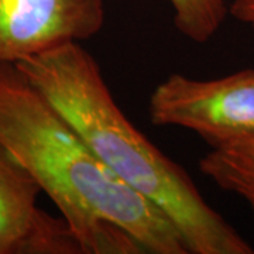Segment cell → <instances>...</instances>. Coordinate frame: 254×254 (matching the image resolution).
<instances>
[{"label":"cell","mask_w":254,"mask_h":254,"mask_svg":"<svg viewBox=\"0 0 254 254\" xmlns=\"http://www.w3.org/2000/svg\"><path fill=\"white\" fill-rule=\"evenodd\" d=\"M199 170L219 188L240 196L254 213V134L210 148Z\"/></svg>","instance_id":"8992f818"},{"label":"cell","mask_w":254,"mask_h":254,"mask_svg":"<svg viewBox=\"0 0 254 254\" xmlns=\"http://www.w3.org/2000/svg\"><path fill=\"white\" fill-rule=\"evenodd\" d=\"M155 126L182 127L215 148L254 134V68L213 79L173 73L150 96Z\"/></svg>","instance_id":"3957f363"},{"label":"cell","mask_w":254,"mask_h":254,"mask_svg":"<svg viewBox=\"0 0 254 254\" xmlns=\"http://www.w3.org/2000/svg\"><path fill=\"white\" fill-rule=\"evenodd\" d=\"M43 190L0 145V254H83L66 220L38 206Z\"/></svg>","instance_id":"5b68a950"},{"label":"cell","mask_w":254,"mask_h":254,"mask_svg":"<svg viewBox=\"0 0 254 254\" xmlns=\"http://www.w3.org/2000/svg\"><path fill=\"white\" fill-rule=\"evenodd\" d=\"M233 17L254 30V0H235L229 7Z\"/></svg>","instance_id":"ba28073f"},{"label":"cell","mask_w":254,"mask_h":254,"mask_svg":"<svg viewBox=\"0 0 254 254\" xmlns=\"http://www.w3.org/2000/svg\"><path fill=\"white\" fill-rule=\"evenodd\" d=\"M112 173L160 209L190 254H253V246L209 205L180 164L119 108L93 55L71 41L16 64Z\"/></svg>","instance_id":"7a4b0ae2"},{"label":"cell","mask_w":254,"mask_h":254,"mask_svg":"<svg viewBox=\"0 0 254 254\" xmlns=\"http://www.w3.org/2000/svg\"><path fill=\"white\" fill-rule=\"evenodd\" d=\"M174 13V26L182 36L205 44L216 36L229 9L225 0H165Z\"/></svg>","instance_id":"52a82bcc"},{"label":"cell","mask_w":254,"mask_h":254,"mask_svg":"<svg viewBox=\"0 0 254 254\" xmlns=\"http://www.w3.org/2000/svg\"><path fill=\"white\" fill-rule=\"evenodd\" d=\"M0 145L53 200L83 254H190L173 222L112 173L14 64L0 65Z\"/></svg>","instance_id":"6da1fadb"},{"label":"cell","mask_w":254,"mask_h":254,"mask_svg":"<svg viewBox=\"0 0 254 254\" xmlns=\"http://www.w3.org/2000/svg\"><path fill=\"white\" fill-rule=\"evenodd\" d=\"M103 0H0V65L96 36Z\"/></svg>","instance_id":"277c9868"}]
</instances>
